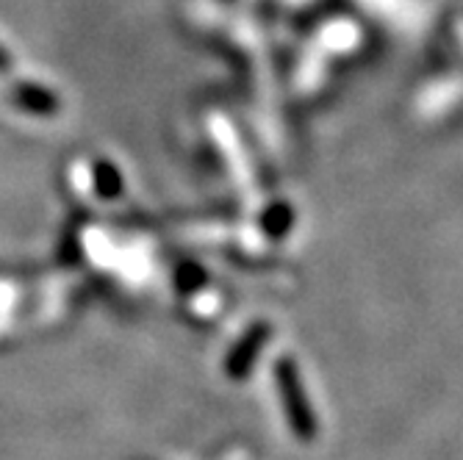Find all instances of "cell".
Instances as JSON below:
<instances>
[{
	"label": "cell",
	"mask_w": 463,
	"mask_h": 460,
	"mask_svg": "<svg viewBox=\"0 0 463 460\" xmlns=\"http://www.w3.org/2000/svg\"><path fill=\"white\" fill-rule=\"evenodd\" d=\"M275 383H278V397H280V408L286 413V422L291 427V433L300 441H314L317 438V413L308 402L303 378L298 361L283 355L275 363Z\"/></svg>",
	"instance_id": "1"
},
{
	"label": "cell",
	"mask_w": 463,
	"mask_h": 460,
	"mask_svg": "<svg viewBox=\"0 0 463 460\" xmlns=\"http://www.w3.org/2000/svg\"><path fill=\"white\" fill-rule=\"evenodd\" d=\"M269 339H272V324H267V322H256L244 333V336L239 339V344L231 350L228 361H225V371L231 374L233 380L247 378V374L252 371V366H256L259 352L264 350V344Z\"/></svg>",
	"instance_id": "2"
},
{
	"label": "cell",
	"mask_w": 463,
	"mask_h": 460,
	"mask_svg": "<svg viewBox=\"0 0 463 460\" xmlns=\"http://www.w3.org/2000/svg\"><path fill=\"white\" fill-rule=\"evenodd\" d=\"M291 225H294V211H291L288 205H283V202L269 205V211H267V217H264V230H267V236L280 239V236H286V233L291 230Z\"/></svg>",
	"instance_id": "3"
}]
</instances>
